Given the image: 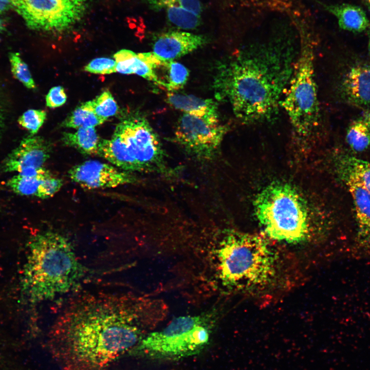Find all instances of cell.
<instances>
[{
  "instance_id": "2",
  "label": "cell",
  "mask_w": 370,
  "mask_h": 370,
  "mask_svg": "<svg viewBox=\"0 0 370 370\" xmlns=\"http://www.w3.org/2000/svg\"><path fill=\"white\" fill-rule=\"evenodd\" d=\"M298 51L287 41L254 44L238 51L218 67L214 81L216 98L229 103L243 123L275 119Z\"/></svg>"
},
{
  "instance_id": "15",
  "label": "cell",
  "mask_w": 370,
  "mask_h": 370,
  "mask_svg": "<svg viewBox=\"0 0 370 370\" xmlns=\"http://www.w3.org/2000/svg\"><path fill=\"white\" fill-rule=\"evenodd\" d=\"M341 92L349 102L370 105V62L351 67L341 83Z\"/></svg>"
},
{
  "instance_id": "4",
  "label": "cell",
  "mask_w": 370,
  "mask_h": 370,
  "mask_svg": "<svg viewBox=\"0 0 370 370\" xmlns=\"http://www.w3.org/2000/svg\"><path fill=\"white\" fill-rule=\"evenodd\" d=\"M210 255L215 278L229 289L260 288L275 275V254L257 234L229 231L213 246Z\"/></svg>"
},
{
  "instance_id": "14",
  "label": "cell",
  "mask_w": 370,
  "mask_h": 370,
  "mask_svg": "<svg viewBox=\"0 0 370 370\" xmlns=\"http://www.w3.org/2000/svg\"><path fill=\"white\" fill-rule=\"evenodd\" d=\"M208 40L201 34L170 30L158 35L153 45V53L165 60H173L205 45Z\"/></svg>"
},
{
  "instance_id": "12",
  "label": "cell",
  "mask_w": 370,
  "mask_h": 370,
  "mask_svg": "<svg viewBox=\"0 0 370 370\" xmlns=\"http://www.w3.org/2000/svg\"><path fill=\"white\" fill-rule=\"evenodd\" d=\"M52 152L51 144L41 136L31 135L22 140L3 164L5 172L25 173L43 168Z\"/></svg>"
},
{
  "instance_id": "36",
  "label": "cell",
  "mask_w": 370,
  "mask_h": 370,
  "mask_svg": "<svg viewBox=\"0 0 370 370\" xmlns=\"http://www.w3.org/2000/svg\"><path fill=\"white\" fill-rule=\"evenodd\" d=\"M363 119L365 120L370 127V112H365L364 113Z\"/></svg>"
},
{
  "instance_id": "27",
  "label": "cell",
  "mask_w": 370,
  "mask_h": 370,
  "mask_svg": "<svg viewBox=\"0 0 370 370\" xmlns=\"http://www.w3.org/2000/svg\"><path fill=\"white\" fill-rule=\"evenodd\" d=\"M94 113L100 118L106 120L115 115L118 106L111 92L106 90L95 99L88 101Z\"/></svg>"
},
{
  "instance_id": "11",
  "label": "cell",
  "mask_w": 370,
  "mask_h": 370,
  "mask_svg": "<svg viewBox=\"0 0 370 370\" xmlns=\"http://www.w3.org/2000/svg\"><path fill=\"white\" fill-rule=\"evenodd\" d=\"M68 174L72 181L88 189L112 188L138 181L131 172L120 171L113 165L96 160L74 165Z\"/></svg>"
},
{
  "instance_id": "30",
  "label": "cell",
  "mask_w": 370,
  "mask_h": 370,
  "mask_svg": "<svg viewBox=\"0 0 370 370\" xmlns=\"http://www.w3.org/2000/svg\"><path fill=\"white\" fill-rule=\"evenodd\" d=\"M46 116V112L43 110L31 109L20 116L17 121L31 135H34L44 124Z\"/></svg>"
},
{
  "instance_id": "32",
  "label": "cell",
  "mask_w": 370,
  "mask_h": 370,
  "mask_svg": "<svg viewBox=\"0 0 370 370\" xmlns=\"http://www.w3.org/2000/svg\"><path fill=\"white\" fill-rule=\"evenodd\" d=\"M63 186V181L60 178L51 176L44 179L38 190L37 197L45 199L52 197Z\"/></svg>"
},
{
  "instance_id": "37",
  "label": "cell",
  "mask_w": 370,
  "mask_h": 370,
  "mask_svg": "<svg viewBox=\"0 0 370 370\" xmlns=\"http://www.w3.org/2000/svg\"><path fill=\"white\" fill-rule=\"evenodd\" d=\"M3 114H2V110L0 108V133H1V130L2 128L3 121Z\"/></svg>"
},
{
  "instance_id": "39",
  "label": "cell",
  "mask_w": 370,
  "mask_h": 370,
  "mask_svg": "<svg viewBox=\"0 0 370 370\" xmlns=\"http://www.w3.org/2000/svg\"><path fill=\"white\" fill-rule=\"evenodd\" d=\"M368 52L370 53V33H369L368 43Z\"/></svg>"
},
{
  "instance_id": "17",
  "label": "cell",
  "mask_w": 370,
  "mask_h": 370,
  "mask_svg": "<svg viewBox=\"0 0 370 370\" xmlns=\"http://www.w3.org/2000/svg\"><path fill=\"white\" fill-rule=\"evenodd\" d=\"M341 179L353 199L358 235L362 240L370 242V193L353 180Z\"/></svg>"
},
{
  "instance_id": "38",
  "label": "cell",
  "mask_w": 370,
  "mask_h": 370,
  "mask_svg": "<svg viewBox=\"0 0 370 370\" xmlns=\"http://www.w3.org/2000/svg\"><path fill=\"white\" fill-rule=\"evenodd\" d=\"M363 1L365 2L367 6L370 9V0H363Z\"/></svg>"
},
{
  "instance_id": "19",
  "label": "cell",
  "mask_w": 370,
  "mask_h": 370,
  "mask_svg": "<svg viewBox=\"0 0 370 370\" xmlns=\"http://www.w3.org/2000/svg\"><path fill=\"white\" fill-rule=\"evenodd\" d=\"M97 156L124 171L140 172L138 165L130 155L125 145L114 134L110 139L101 138Z\"/></svg>"
},
{
  "instance_id": "13",
  "label": "cell",
  "mask_w": 370,
  "mask_h": 370,
  "mask_svg": "<svg viewBox=\"0 0 370 370\" xmlns=\"http://www.w3.org/2000/svg\"><path fill=\"white\" fill-rule=\"evenodd\" d=\"M114 58L117 63L116 72L137 75L165 88V84L159 76L158 71L166 60L153 52L137 53L128 49L117 51Z\"/></svg>"
},
{
  "instance_id": "18",
  "label": "cell",
  "mask_w": 370,
  "mask_h": 370,
  "mask_svg": "<svg viewBox=\"0 0 370 370\" xmlns=\"http://www.w3.org/2000/svg\"><path fill=\"white\" fill-rule=\"evenodd\" d=\"M323 8L337 19L339 27L344 30L361 32L369 26V20L360 7L347 3L322 4Z\"/></svg>"
},
{
  "instance_id": "33",
  "label": "cell",
  "mask_w": 370,
  "mask_h": 370,
  "mask_svg": "<svg viewBox=\"0 0 370 370\" xmlns=\"http://www.w3.org/2000/svg\"><path fill=\"white\" fill-rule=\"evenodd\" d=\"M66 100V94L64 88L61 86L52 87L46 96V106L51 108L63 105Z\"/></svg>"
},
{
  "instance_id": "20",
  "label": "cell",
  "mask_w": 370,
  "mask_h": 370,
  "mask_svg": "<svg viewBox=\"0 0 370 370\" xmlns=\"http://www.w3.org/2000/svg\"><path fill=\"white\" fill-rule=\"evenodd\" d=\"M336 165L341 179L353 180L370 193V162L345 155L339 157Z\"/></svg>"
},
{
  "instance_id": "5",
  "label": "cell",
  "mask_w": 370,
  "mask_h": 370,
  "mask_svg": "<svg viewBox=\"0 0 370 370\" xmlns=\"http://www.w3.org/2000/svg\"><path fill=\"white\" fill-rule=\"evenodd\" d=\"M300 47L288 88L281 102L294 137L305 142L316 132L321 122L314 76V41L312 33L299 25Z\"/></svg>"
},
{
  "instance_id": "6",
  "label": "cell",
  "mask_w": 370,
  "mask_h": 370,
  "mask_svg": "<svg viewBox=\"0 0 370 370\" xmlns=\"http://www.w3.org/2000/svg\"><path fill=\"white\" fill-rule=\"evenodd\" d=\"M259 224L272 239L290 244L304 241L309 228L306 202L291 185L273 182L264 188L254 200Z\"/></svg>"
},
{
  "instance_id": "7",
  "label": "cell",
  "mask_w": 370,
  "mask_h": 370,
  "mask_svg": "<svg viewBox=\"0 0 370 370\" xmlns=\"http://www.w3.org/2000/svg\"><path fill=\"white\" fill-rule=\"evenodd\" d=\"M213 325L211 313L175 318L164 328L145 336L132 350L155 359L177 360L193 356L209 344Z\"/></svg>"
},
{
  "instance_id": "9",
  "label": "cell",
  "mask_w": 370,
  "mask_h": 370,
  "mask_svg": "<svg viewBox=\"0 0 370 370\" xmlns=\"http://www.w3.org/2000/svg\"><path fill=\"white\" fill-rule=\"evenodd\" d=\"M92 0H11L13 8L30 29L65 31L83 17Z\"/></svg>"
},
{
  "instance_id": "22",
  "label": "cell",
  "mask_w": 370,
  "mask_h": 370,
  "mask_svg": "<svg viewBox=\"0 0 370 370\" xmlns=\"http://www.w3.org/2000/svg\"><path fill=\"white\" fill-rule=\"evenodd\" d=\"M53 176L43 167L26 173H17L9 179L8 186L16 194L22 196H37L42 181Z\"/></svg>"
},
{
  "instance_id": "31",
  "label": "cell",
  "mask_w": 370,
  "mask_h": 370,
  "mask_svg": "<svg viewBox=\"0 0 370 370\" xmlns=\"http://www.w3.org/2000/svg\"><path fill=\"white\" fill-rule=\"evenodd\" d=\"M116 62L108 58H98L84 67V70L95 74L108 75L116 72Z\"/></svg>"
},
{
  "instance_id": "8",
  "label": "cell",
  "mask_w": 370,
  "mask_h": 370,
  "mask_svg": "<svg viewBox=\"0 0 370 370\" xmlns=\"http://www.w3.org/2000/svg\"><path fill=\"white\" fill-rule=\"evenodd\" d=\"M114 134L125 145L140 172L166 176L174 174L168 166L158 135L143 115L136 113L128 115L117 125Z\"/></svg>"
},
{
  "instance_id": "28",
  "label": "cell",
  "mask_w": 370,
  "mask_h": 370,
  "mask_svg": "<svg viewBox=\"0 0 370 370\" xmlns=\"http://www.w3.org/2000/svg\"><path fill=\"white\" fill-rule=\"evenodd\" d=\"M11 70L13 76L28 89L36 88L35 82L31 76L28 65L24 61L20 54L16 52L9 54Z\"/></svg>"
},
{
  "instance_id": "3",
  "label": "cell",
  "mask_w": 370,
  "mask_h": 370,
  "mask_svg": "<svg viewBox=\"0 0 370 370\" xmlns=\"http://www.w3.org/2000/svg\"><path fill=\"white\" fill-rule=\"evenodd\" d=\"M28 249L21 287L29 302L51 300L82 283L86 268L64 235L52 231L39 233L29 239Z\"/></svg>"
},
{
  "instance_id": "1",
  "label": "cell",
  "mask_w": 370,
  "mask_h": 370,
  "mask_svg": "<svg viewBox=\"0 0 370 370\" xmlns=\"http://www.w3.org/2000/svg\"><path fill=\"white\" fill-rule=\"evenodd\" d=\"M156 304L129 293L100 291L75 298L53 324L50 349L61 370H105L143 339Z\"/></svg>"
},
{
  "instance_id": "10",
  "label": "cell",
  "mask_w": 370,
  "mask_h": 370,
  "mask_svg": "<svg viewBox=\"0 0 370 370\" xmlns=\"http://www.w3.org/2000/svg\"><path fill=\"white\" fill-rule=\"evenodd\" d=\"M227 131V126L219 120L183 113L177 122L174 140L191 155L210 160L217 155Z\"/></svg>"
},
{
  "instance_id": "23",
  "label": "cell",
  "mask_w": 370,
  "mask_h": 370,
  "mask_svg": "<svg viewBox=\"0 0 370 370\" xmlns=\"http://www.w3.org/2000/svg\"><path fill=\"white\" fill-rule=\"evenodd\" d=\"M105 120L98 117L91 108L88 101L81 104L62 122L61 126L68 128L95 127Z\"/></svg>"
},
{
  "instance_id": "25",
  "label": "cell",
  "mask_w": 370,
  "mask_h": 370,
  "mask_svg": "<svg viewBox=\"0 0 370 370\" xmlns=\"http://www.w3.org/2000/svg\"><path fill=\"white\" fill-rule=\"evenodd\" d=\"M170 23L183 29H194L200 24V15L181 7H173L166 9Z\"/></svg>"
},
{
  "instance_id": "35",
  "label": "cell",
  "mask_w": 370,
  "mask_h": 370,
  "mask_svg": "<svg viewBox=\"0 0 370 370\" xmlns=\"http://www.w3.org/2000/svg\"><path fill=\"white\" fill-rule=\"evenodd\" d=\"M6 29V23L0 15V32L4 31Z\"/></svg>"
},
{
  "instance_id": "21",
  "label": "cell",
  "mask_w": 370,
  "mask_h": 370,
  "mask_svg": "<svg viewBox=\"0 0 370 370\" xmlns=\"http://www.w3.org/2000/svg\"><path fill=\"white\" fill-rule=\"evenodd\" d=\"M100 139L95 127H82L74 133L65 132L61 138L65 145L85 155H97Z\"/></svg>"
},
{
  "instance_id": "24",
  "label": "cell",
  "mask_w": 370,
  "mask_h": 370,
  "mask_svg": "<svg viewBox=\"0 0 370 370\" xmlns=\"http://www.w3.org/2000/svg\"><path fill=\"white\" fill-rule=\"evenodd\" d=\"M346 141L357 152H363L370 146V127L363 118L354 120L350 124L346 132Z\"/></svg>"
},
{
  "instance_id": "29",
  "label": "cell",
  "mask_w": 370,
  "mask_h": 370,
  "mask_svg": "<svg viewBox=\"0 0 370 370\" xmlns=\"http://www.w3.org/2000/svg\"><path fill=\"white\" fill-rule=\"evenodd\" d=\"M146 4L152 10L159 11L162 9L177 7H181L200 15L202 7L199 0H144Z\"/></svg>"
},
{
  "instance_id": "16",
  "label": "cell",
  "mask_w": 370,
  "mask_h": 370,
  "mask_svg": "<svg viewBox=\"0 0 370 370\" xmlns=\"http://www.w3.org/2000/svg\"><path fill=\"white\" fill-rule=\"evenodd\" d=\"M166 101L171 106L184 113L205 119L219 120L218 104L213 99L170 92L167 95Z\"/></svg>"
},
{
  "instance_id": "26",
  "label": "cell",
  "mask_w": 370,
  "mask_h": 370,
  "mask_svg": "<svg viewBox=\"0 0 370 370\" xmlns=\"http://www.w3.org/2000/svg\"><path fill=\"white\" fill-rule=\"evenodd\" d=\"M165 70L167 72L165 89L173 92L182 88L189 76L188 68L174 60H167Z\"/></svg>"
},
{
  "instance_id": "34",
  "label": "cell",
  "mask_w": 370,
  "mask_h": 370,
  "mask_svg": "<svg viewBox=\"0 0 370 370\" xmlns=\"http://www.w3.org/2000/svg\"><path fill=\"white\" fill-rule=\"evenodd\" d=\"M11 8H13L11 0H0V14L4 13Z\"/></svg>"
}]
</instances>
